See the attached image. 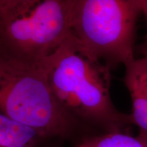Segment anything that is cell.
I'll return each instance as SVG.
<instances>
[{"label":"cell","instance_id":"obj_7","mask_svg":"<svg viewBox=\"0 0 147 147\" xmlns=\"http://www.w3.org/2000/svg\"><path fill=\"white\" fill-rule=\"evenodd\" d=\"M74 147H147V135L133 136L128 132H113L84 136Z\"/></svg>","mask_w":147,"mask_h":147},{"label":"cell","instance_id":"obj_5","mask_svg":"<svg viewBox=\"0 0 147 147\" xmlns=\"http://www.w3.org/2000/svg\"><path fill=\"white\" fill-rule=\"evenodd\" d=\"M125 66L123 82L132 101V122L138 127L139 134L147 135V55Z\"/></svg>","mask_w":147,"mask_h":147},{"label":"cell","instance_id":"obj_1","mask_svg":"<svg viewBox=\"0 0 147 147\" xmlns=\"http://www.w3.org/2000/svg\"><path fill=\"white\" fill-rule=\"evenodd\" d=\"M42 69L57 102L86 135L131 133V115L111 100V70L70 34Z\"/></svg>","mask_w":147,"mask_h":147},{"label":"cell","instance_id":"obj_9","mask_svg":"<svg viewBox=\"0 0 147 147\" xmlns=\"http://www.w3.org/2000/svg\"><path fill=\"white\" fill-rule=\"evenodd\" d=\"M63 142L59 140H50L40 147H62Z\"/></svg>","mask_w":147,"mask_h":147},{"label":"cell","instance_id":"obj_6","mask_svg":"<svg viewBox=\"0 0 147 147\" xmlns=\"http://www.w3.org/2000/svg\"><path fill=\"white\" fill-rule=\"evenodd\" d=\"M50 140L0 113V147H40Z\"/></svg>","mask_w":147,"mask_h":147},{"label":"cell","instance_id":"obj_2","mask_svg":"<svg viewBox=\"0 0 147 147\" xmlns=\"http://www.w3.org/2000/svg\"><path fill=\"white\" fill-rule=\"evenodd\" d=\"M71 0H0V61L42 69L69 35Z\"/></svg>","mask_w":147,"mask_h":147},{"label":"cell","instance_id":"obj_8","mask_svg":"<svg viewBox=\"0 0 147 147\" xmlns=\"http://www.w3.org/2000/svg\"><path fill=\"white\" fill-rule=\"evenodd\" d=\"M141 10L142 13L144 14L145 21L146 23V34L145 36L144 41L141 45L138 47L139 53L144 55H147V0H141Z\"/></svg>","mask_w":147,"mask_h":147},{"label":"cell","instance_id":"obj_4","mask_svg":"<svg viewBox=\"0 0 147 147\" xmlns=\"http://www.w3.org/2000/svg\"><path fill=\"white\" fill-rule=\"evenodd\" d=\"M0 113L48 139L74 143L86 136L57 102L42 69L0 61Z\"/></svg>","mask_w":147,"mask_h":147},{"label":"cell","instance_id":"obj_3","mask_svg":"<svg viewBox=\"0 0 147 147\" xmlns=\"http://www.w3.org/2000/svg\"><path fill=\"white\" fill-rule=\"evenodd\" d=\"M141 0H71L69 34L111 69L135 59Z\"/></svg>","mask_w":147,"mask_h":147}]
</instances>
